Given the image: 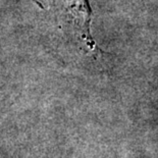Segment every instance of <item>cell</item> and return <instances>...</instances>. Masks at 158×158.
Masks as SVG:
<instances>
[{
	"label": "cell",
	"mask_w": 158,
	"mask_h": 158,
	"mask_svg": "<svg viewBox=\"0 0 158 158\" xmlns=\"http://www.w3.org/2000/svg\"><path fill=\"white\" fill-rule=\"evenodd\" d=\"M57 19L63 30L69 32L73 40L84 51L98 56L101 50L91 35L90 26L92 19L88 0H54Z\"/></svg>",
	"instance_id": "cell-1"
}]
</instances>
